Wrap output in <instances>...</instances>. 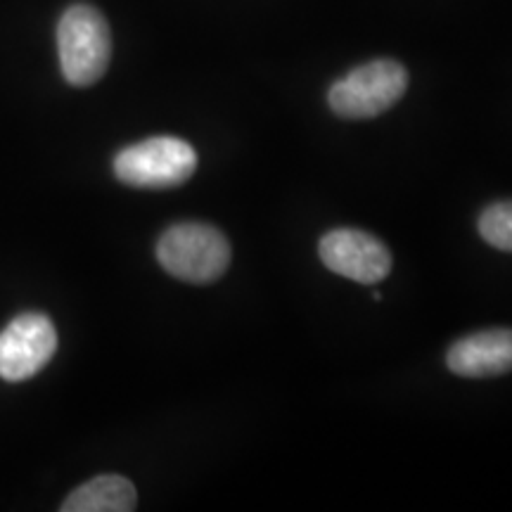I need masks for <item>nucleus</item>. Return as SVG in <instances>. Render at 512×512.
Returning a JSON list of instances; mask_svg holds the SVG:
<instances>
[{"label":"nucleus","instance_id":"nucleus-5","mask_svg":"<svg viewBox=\"0 0 512 512\" xmlns=\"http://www.w3.org/2000/svg\"><path fill=\"white\" fill-rule=\"evenodd\" d=\"M57 330L46 313H19L0 332V377L24 382L41 373L57 351Z\"/></svg>","mask_w":512,"mask_h":512},{"label":"nucleus","instance_id":"nucleus-1","mask_svg":"<svg viewBox=\"0 0 512 512\" xmlns=\"http://www.w3.org/2000/svg\"><path fill=\"white\" fill-rule=\"evenodd\" d=\"M60 69L69 86H93L105 76L112 57L107 19L93 5H72L57 24Z\"/></svg>","mask_w":512,"mask_h":512},{"label":"nucleus","instance_id":"nucleus-8","mask_svg":"<svg viewBox=\"0 0 512 512\" xmlns=\"http://www.w3.org/2000/svg\"><path fill=\"white\" fill-rule=\"evenodd\" d=\"M138 505L136 486L121 475H100L74 489L62 512H131Z\"/></svg>","mask_w":512,"mask_h":512},{"label":"nucleus","instance_id":"nucleus-3","mask_svg":"<svg viewBox=\"0 0 512 512\" xmlns=\"http://www.w3.org/2000/svg\"><path fill=\"white\" fill-rule=\"evenodd\" d=\"M197 171V152L174 136H157L128 145L114 157V176L124 185L166 190L190 181Z\"/></svg>","mask_w":512,"mask_h":512},{"label":"nucleus","instance_id":"nucleus-7","mask_svg":"<svg viewBox=\"0 0 512 512\" xmlns=\"http://www.w3.org/2000/svg\"><path fill=\"white\" fill-rule=\"evenodd\" d=\"M446 366L460 377H498L512 370V330H484L458 339Z\"/></svg>","mask_w":512,"mask_h":512},{"label":"nucleus","instance_id":"nucleus-2","mask_svg":"<svg viewBox=\"0 0 512 512\" xmlns=\"http://www.w3.org/2000/svg\"><path fill=\"white\" fill-rule=\"evenodd\" d=\"M157 259L174 278L192 285H207L228 271L230 245L219 228L185 221L166 228L157 242Z\"/></svg>","mask_w":512,"mask_h":512},{"label":"nucleus","instance_id":"nucleus-4","mask_svg":"<svg viewBox=\"0 0 512 512\" xmlns=\"http://www.w3.org/2000/svg\"><path fill=\"white\" fill-rule=\"evenodd\" d=\"M408 88V72L394 60H373L332 83L330 110L342 119H373L392 110Z\"/></svg>","mask_w":512,"mask_h":512},{"label":"nucleus","instance_id":"nucleus-9","mask_svg":"<svg viewBox=\"0 0 512 512\" xmlns=\"http://www.w3.org/2000/svg\"><path fill=\"white\" fill-rule=\"evenodd\" d=\"M477 228L479 235L491 247L501 249V252H512V200L486 207L479 216Z\"/></svg>","mask_w":512,"mask_h":512},{"label":"nucleus","instance_id":"nucleus-6","mask_svg":"<svg viewBox=\"0 0 512 512\" xmlns=\"http://www.w3.org/2000/svg\"><path fill=\"white\" fill-rule=\"evenodd\" d=\"M320 261L332 273L363 285L380 283L392 271V254L375 235L356 228H337L325 233L318 245Z\"/></svg>","mask_w":512,"mask_h":512}]
</instances>
